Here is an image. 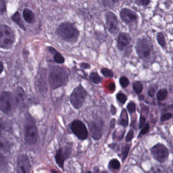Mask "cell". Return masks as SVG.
Segmentation results:
<instances>
[{
	"label": "cell",
	"mask_w": 173,
	"mask_h": 173,
	"mask_svg": "<svg viewBox=\"0 0 173 173\" xmlns=\"http://www.w3.org/2000/svg\"><path fill=\"white\" fill-rule=\"evenodd\" d=\"M51 172H52V173H59L57 171H55L54 170H51Z\"/></svg>",
	"instance_id": "bcb514c9"
},
{
	"label": "cell",
	"mask_w": 173,
	"mask_h": 173,
	"mask_svg": "<svg viewBox=\"0 0 173 173\" xmlns=\"http://www.w3.org/2000/svg\"><path fill=\"white\" fill-rule=\"evenodd\" d=\"M110 166L113 169H118L120 167V164L119 161L116 159H113L110 161Z\"/></svg>",
	"instance_id": "4316f807"
},
{
	"label": "cell",
	"mask_w": 173,
	"mask_h": 173,
	"mask_svg": "<svg viewBox=\"0 0 173 173\" xmlns=\"http://www.w3.org/2000/svg\"><path fill=\"white\" fill-rule=\"evenodd\" d=\"M99 173V169H98V167H95L94 168V170H93V173Z\"/></svg>",
	"instance_id": "ee69618b"
},
{
	"label": "cell",
	"mask_w": 173,
	"mask_h": 173,
	"mask_svg": "<svg viewBox=\"0 0 173 173\" xmlns=\"http://www.w3.org/2000/svg\"><path fill=\"white\" fill-rule=\"evenodd\" d=\"M172 117V114L171 113H167L165 114H164L161 117V120L164 121L170 119Z\"/></svg>",
	"instance_id": "d6a6232c"
},
{
	"label": "cell",
	"mask_w": 173,
	"mask_h": 173,
	"mask_svg": "<svg viewBox=\"0 0 173 173\" xmlns=\"http://www.w3.org/2000/svg\"><path fill=\"white\" fill-rule=\"evenodd\" d=\"M121 19L127 25L133 27L138 22V15L135 12L127 8H123L120 12Z\"/></svg>",
	"instance_id": "ba28073f"
},
{
	"label": "cell",
	"mask_w": 173,
	"mask_h": 173,
	"mask_svg": "<svg viewBox=\"0 0 173 173\" xmlns=\"http://www.w3.org/2000/svg\"><path fill=\"white\" fill-rule=\"evenodd\" d=\"M12 21L15 24H17L21 29L24 30H26V29L25 26L24 24V21H22V18L21 15L18 11H16V12L12 16L11 18Z\"/></svg>",
	"instance_id": "ac0fdd59"
},
{
	"label": "cell",
	"mask_w": 173,
	"mask_h": 173,
	"mask_svg": "<svg viewBox=\"0 0 173 173\" xmlns=\"http://www.w3.org/2000/svg\"><path fill=\"white\" fill-rule=\"evenodd\" d=\"M30 162L27 156L26 155L19 156L17 162V173H30Z\"/></svg>",
	"instance_id": "7c38bea8"
},
{
	"label": "cell",
	"mask_w": 173,
	"mask_h": 173,
	"mask_svg": "<svg viewBox=\"0 0 173 173\" xmlns=\"http://www.w3.org/2000/svg\"><path fill=\"white\" fill-rule=\"evenodd\" d=\"M0 69H1L0 73L1 74V73L3 72V71L4 70L3 64V62H0Z\"/></svg>",
	"instance_id": "7bdbcfd3"
},
{
	"label": "cell",
	"mask_w": 173,
	"mask_h": 173,
	"mask_svg": "<svg viewBox=\"0 0 173 173\" xmlns=\"http://www.w3.org/2000/svg\"><path fill=\"white\" fill-rule=\"evenodd\" d=\"M101 73L104 76L106 77H109V78H112L113 76V72L109 69L104 68L101 70Z\"/></svg>",
	"instance_id": "d4e9b609"
},
{
	"label": "cell",
	"mask_w": 173,
	"mask_h": 173,
	"mask_svg": "<svg viewBox=\"0 0 173 173\" xmlns=\"http://www.w3.org/2000/svg\"><path fill=\"white\" fill-rule=\"evenodd\" d=\"M151 152L154 159L160 162H164L168 156V151L167 148L161 144L156 145L152 148Z\"/></svg>",
	"instance_id": "9c48e42d"
},
{
	"label": "cell",
	"mask_w": 173,
	"mask_h": 173,
	"mask_svg": "<svg viewBox=\"0 0 173 173\" xmlns=\"http://www.w3.org/2000/svg\"><path fill=\"white\" fill-rule=\"evenodd\" d=\"M144 98V95H140V96H139L140 100H143Z\"/></svg>",
	"instance_id": "f6af8a7d"
},
{
	"label": "cell",
	"mask_w": 173,
	"mask_h": 173,
	"mask_svg": "<svg viewBox=\"0 0 173 173\" xmlns=\"http://www.w3.org/2000/svg\"><path fill=\"white\" fill-rule=\"evenodd\" d=\"M101 173H108V172H107V171H102V172H101Z\"/></svg>",
	"instance_id": "7dc6e473"
},
{
	"label": "cell",
	"mask_w": 173,
	"mask_h": 173,
	"mask_svg": "<svg viewBox=\"0 0 173 173\" xmlns=\"http://www.w3.org/2000/svg\"><path fill=\"white\" fill-rule=\"evenodd\" d=\"M115 88V84L114 83H111L109 86V89L110 91H114Z\"/></svg>",
	"instance_id": "60d3db41"
},
{
	"label": "cell",
	"mask_w": 173,
	"mask_h": 173,
	"mask_svg": "<svg viewBox=\"0 0 173 173\" xmlns=\"http://www.w3.org/2000/svg\"><path fill=\"white\" fill-rule=\"evenodd\" d=\"M38 138V132L33 120L30 118L24 128V140L29 144H35Z\"/></svg>",
	"instance_id": "8992f818"
},
{
	"label": "cell",
	"mask_w": 173,
	"mask_h": 173,
	"mask_svg": "<svg viewBox=\"0 0 173 173\" xmlns=\"http://www.w3.org/2000/svg\"><path fill=\"white\" fill-rule=\"evenodd\" d=\"M157 86L152 85L150 87L148 91V94L150 97H153L155 94L156 91L157 90Z\"/></svg>",
	"instance_id": "f546056e"
},
{
	"label": "cell",
	"mask_w": 173,
	"mask_h": 173,
	"mask_svg": "<svg viewBox=\"0 0 173 173\" xmlns=\"http://www.w3.org/2000/svg\"><path fill=\"white\" fill-rule=\"evenodd\" d=\"M116 98L117 100L122 104H124L127 100V97L122 92L118 93L116 95Z\"/></svg>",
	"instance_id": "484cf974"
},
{
	"label": "cell",
	"mask_w": 173,
	"mask_h": 173,
	"mask_svg": "<svg viewBox=\"0 0 173 173\" xmlns=\"http://www.w3.org/2000/svg\"><path fill=\"white\" fill-rule=\"evenodd\" d=\"M80 67H81V68L83 69L86 70V69H88L91 68V65H90V64H88V63L82 62L80 65Z\"/></svg>",
	"instance_id": "e575fe53"
},
{
	"label": "cell",
	"mask_w": 173,
	"mask_h": 173,
	"mask_svg": "<svg viewBox=\"0 0 173 173\" xmlns=\"http://www.w3.org/2000/svg\"><path fill=\"white\" fill-rule=\"evenodd\" d=\"M127 109L130 113H134L136 111V105L133 102H130L127 105Z\"/></svg>",
	"instance_id": "1f68e13d"
},
{
	"label": "cell",
	"mask_w": 173,
	"mask_h": 173,
	"mask_svg": "<svg viewBox=\"0 0 173 173\" xmlns=\"http://www.w3.org/2000/svg\"><path fill=\"white\" fill-rule=\"evenodd\" d=\"M136 50L141 59H147L152 51V45L147 39H139L136 44Z\"/></svg>",
	"instance_id": "5b68a950"
},
{
	"label": "cell",
	"mask_w": 173,
	"mask_h": 173,
	"mask_svg": "<svg viewBox=\"0 0 173 173\" xmlns=\"http://www.w3.org/2000/svg\"><path fill=\"white\" fill-rule=\"evenodd\" d=\"M11 94L9 91H3L1 94L0 106L4 113L8 114L12 110V98Z\"/></svg>",
	"instance_id": "8fae6325"
},
{
	"label": "cell",
	"mask_w": 173,
	"mask_h": 173,
	"mask_svg": "<svg viewBox=\"0 0 173 173\" xmlns=\"http://www.w3.org/2000/svg\"><path fill=\"white\" fill-rule=\"evenodd\" d=\"M111 112L112 115H115L116 113V109L113 105L111 106Z\"/></svg>",
	"instance_id": "ab89813d"
},
{
	"label": "cell",
	"mask_w": 173,
	"mask_h": 173,
	"mask_svg": "<svg viewBox=\"0 0 173 173\" xmlns=\"http://www.w3.org/2000/svg\"><path fill=\"white\" fill-rule=\"evenodd\" d=\"M22 16L24 21L27 24H34L36 21L35 14L33 11L29 8L24 9L22 12Z\"/></svg>",
	"instance_id": "2e32d148"
},
{
	"label": "cell",
	"mask_w": 173,
	"mask_h": 173,
	"mask_svg": "<svg viewBox=\"0 0 173 173\" xmlns=\"http://www.w3.org/2000/svg\"><path fill=\"white\" fill-rule=\"evenodd\" d=\"M137 2H138L140 4L141 3L142 5H147L149 3L150 1H147V0H140Z\"/></svg>",
	"instance_id": "f35d334b"
},
{
	"label": "cell",
	"mask_w": 173,
	"mask_h": 173,
	"mask_svg": "<svg viewBox=\"0 0 173 173\" xmlns=\"http://www.w3.org/2000/svg\"><path fill=\"white\" fill-rule=\"evenodd\" d=\"M119 82H120L121 86L123 88L127 87V86L129 85V84H130L129 80L126 77L124 76L121 77V78L119 80Z\"/></svg>",
	"instance_id": "83f0119b"
},
{
	"label": "cell",
	"mask_w": 173,
	"mask_h": 173,
	"mask_svg": "<svg viewBox=\"0 0 173 173\" xmlns=\"http://www.w3.org/2000/svg\"><path fill=\"white\" fill-rule=\"evenodd\" d=\"M68 72L62 67L53 66L50 69L48 80L52 89L65 85L68 81Z\"/></svg>",
	"instance_id": "6da1fadb"
},
{
	"label": "cell",
	"mask_w": 173,
	"mask_h": 173,
	"mask_svg": "<svg viewBox=\"0 0 173 173\" xmlns=\"http://www.w3.org/2000/svg\"><path fill=\"white\" fill-rule=\"evenodd\" d=\"M149 129V124H146V125L144 127H143V129L142 130L141 133V134L144 135V134H145V133L148 131Z\"/></svg>",
	"instance_id": "8d00e7d4"
},
{
	"label": "cell",
	"mask_w": 173,
	"mask_h": 173,
	"mask_svg": "<svg viewBox=\"0 0 173 173\" xmlns=\"http://www.w3.org/2000/svg\"><path fill=\"white\" fill-rule=\"evenodd\" d=\"M168 95V91L165 89H160L156 94V98L159 101H163Z\"/></svg>",
	"instance_id": "44dd1931"
},
{
	"label": "cell",
	"mask_w": 173,
	"mask_h": 173,
	"mask_svg": "<svg viewBox=\"0 0 173 173\" xmlns=\"http://www.w3.org/2000/svg\"><path fill=\"white\" fill-rule=\"evenodd\" d=\"M115 121V119H112L111 123H110V126H111V127H112V128H113V127H114Z\"/></svg>",
	"instance_id": "b9f144b4"
},
{
	"label": "cell",
	"mask_w": 173,
	"mask_h": 173,
	"mask_svg": "<svg viewBox=\"0 0 173 173\" xmlns=\"http://www.w3.org/2000/svg\"><path fill=\"white\" fill-rule=\"evenodd\" d=\"M133 137V132L132 130H130L129 131V133L127 135L126 137V141L130 142V140H132Z\"/></svg>",
	"instance_id": "836d02e7"
},
{
	"label": "cell",
	"mask_w": 173,
	"mask_h": 173,
	"mask_svg": "<svg viewBox=\"0 0 173 173\" xmlns=\"http://www.w3.org/2000/svg\"><path fill=\"white\" fill-rule=\"evenodd\" d=\"M88 92L82 85L77 86L73 89L70 97V101L72 105L76 109H79L83 106Z\"/></svg>",
	"instance_id": "277c9868"
},
{
	"label": "cell",
	"mask_w": 173,
	"mask_h": 173,
	"mask_svg": "<svg viewBox=\"0 0 173 173\" xmlns=\"http://www.w3.org/2000/svg\"><path fill=\"white\" fill-rule=\"evenodd\" d=\"M130 146L129 145H126L122 148L121 154H122L123 160H124L127 157V155L129 154V151H130Z\"/></svg>",
	"instance_id": "f1b7e54d"
},
{
	"label": "cell",
	"mask_w": 173,
	"mask_h": 173,
	"mask_svg": "<svg viewBox=\"0 0 173 173\" xmlns=\"http://www.w3.org/2000/svg\"><path fill=\"white\" fill-rule=\"evenodd\" d=\"M53 59L54 61L57 64H63L65 61V59L64 56L59 53H56V54H54Z\"/></svg>",
	"instance_id": "cb8c5ba5"
},
{
	"label": "cell",
	"mask_w": 173,
	"mask_h": 173,
	"mask_svg": "<svg viewBox=\"0 0 173 173\" xmlns=\"http://www.w3.org/2000/svg\"><path fill=\"white\" fill-rule=\"evenodd\" d=\"M6 11V2L3 0L0 1V12L1 14H3Z\"/></svg>",
	"instance_id": "4dcf8cb0"
},
{
	"label": "cell",
	"mask_w": 173,
	"mask_h": 173,
	"mask_svg": "<svg viewBox=\"0 0 173 173\" xmlns=\"http://www.w3.org/2000/svg\"><path fill=\"white\" fill-rule=\"evenodd\" d=\"M91 173V171H88V173Z\"/></svg>",
	"instance_id": "c3c4849f"
},
{
	"label": "cell",
	"mask_w": 173,
	"mask_h": 173,
	"mask_svg": "<svg viewBox=\"0 0 173 173\" xmlns=\"http://www.w3.org/2000/svg\"><path fill=\"white\" fill-rule=\"evenodd\" d=\"M57 35L63 40L69 42H75L78 40L79 31L70 22H63L57 29Z\"/></svg>",
	"instance_id": "7a4b0ae2"
},
{
	"label": "cell",
	"mask_w": 173,
	"mask_h": 173,
	"mask_svg": "<svg viewBox=\"0 0 173 173\" xmlns=\"http://www.w3.org/2000/svg\"><path fill=\"white\" fill-rule=\"evenodd\" d=\"M133 88L136 93L138 94H140L143 90V85L140 81H136L133 83Z\"/></svg>",
	"instance_id": "7402d4cb"
},
{
	"label": "cell",
	"mask_w": 173,
	"mask_h": 173,
	"mask_svg": "<svg viewBox=\"0 0 173 173\" xmlns=\"http://www.w3.org/2000/svg\"><path fill=\"white\" fill-rule=\"evenodd\" d=\"M91 137L95 140L101 138L103 133V124L101 122H92L89 126Z\"/></svg>",
	"instance_id": "5bb4252c"
},
{
	"label": "cell",
	"mask_w": 173,
	"mask_h": 173,
	"mask_svg": "<svg viewBox=\"0 0 173 173\" xmlns=\"http://www.w3.org/2000/svg\"><path fill=\"white\" fill-rule=\"evenodd\" d=\"M69 152L68 150L63 149L62 148H60L57 150L56 155V160L59 167L63 168L65 160L70 155Z\"/></svg>",
	"instance_id": "9a60e30c"
},
{
	"label": "cell",
	"mask_w": 173,
	"mask_h": 173,
	"mask_svg": "<svg viewBox=\"0 0 173 173\" xmlns=\"http://www.w3.org/2000/svg\"><path fill=\"white\" fill-rule=\"evenodd\" d=\"M105 19L108 30L112 34H116L119 30L117 18L114 13L108 11L105 14Z\"/></svg>",
	"instance_id": "30bf717a"
},
{
	"label": "cell",
	"mask_w": 173,
	"mask_h": 173,
	"mask_svg": "<svg viewBox=\"0 0 173 173\" xmlns=\"http://www.w3.org/2000/svg\"><path fill=\"white\" fill-rule=\"evenodd\" d=\"M132 39L130 35L125 33L119 34L118 38L117 47L121 50H125L130 47Z\"/></svg>",
	"instance_id": "4fadbf2b"
},
{
	"label": "cell",
	"mask_w": 173,
	"mask_h": 173,
	"mask_svg": "<svg viewBox=\"0 0 173 173\" xmlns=\"http://www.w3.org/2000/svg\"><path fill=\"white\" fill-rule=\"evenodd\" d=\"M157 41L159 45L162 47L165 46L166 42H165V37L164 36V34L160 32L157 34Z\"/></svg>",
	"instance_id": "603a6c76"
},
{
	"label": "cell",
	"mask_w": 173,
	"mask_h": 173,
	"mask_svg": "<svg viewBox=\"0 0 173 173\" xmlns=\"http://www.w3.org/2000/svg\"><path fill=\"white\" fill-rule=\"evenodd\" d=\"M145 121H146V118H145L144 116H142L140 117V123H139V128L140 129H141V128L143 127V126H144Z\"/></svg>",
	"instance_id": "d590c367"
},
{
	"label": "cell",
	"mask_w": 173,
	"mask_h": 173,
	"mask_svg": "<svg viewBox=\"0 0 173 173\" xmlns=\"http://www.w3.org/2000/svg\"><path fill=\"white\" fill-rule=\"evenodd\" d=\"M15 41V35L13 30L5 24L0 26V47L1 48H11Z\"/></svg>",
	"instance_id": "3957f363"
},
{
	"label": "cell",
	"mask_w": 173,
	"mask_h": 173,
	"mask_svg": "<svg viewBox=\"0 0 173 173\" xmlns=\"http://www.w3.org/2000/svg\"><path fill=\"white\" fill-rule=\"evenodd\" d=\"M128 122H129V118H128L127 111L126 110L123 109L121 114V120L120 123L121 125H122L124 127H126L128 125Z\"/></svg>",
	"instance_id": "ffe728a7"
},
{
	"label": "cell",
	"mask_w": 173,
	"mask_h": 173,
	"mask_svg": "<svg viewBox=\"0 0 173 173\" xmlns=\"http://www.w3.org/2000/svg\"><path fill=\"white\" fill-rule=\"evenodd\" d=\"M71 129L79 139L85 140L88 137V130L83 122L79 120H76L72 123Z\"/></svg>",
	"instance_id": "52a82bcc"
},
{
	"label": "cell",
	"mask_w": 173,
	"mask_h": 173,
	"mask_svg": "<svg viewBox=\"0 0 173 173\" xmlns=\"http://www.w3.org/2000/svg\"><path fill=\"white\" fill-rule=\"evenodd\" d=\"M89 79L91 82L96 85L99 84L102 81V78L98 75V73L95 72H92L90 74Z\"/></svg>",
	"instance_id": "d6986e66"
},
{
	"label": "cell",
	"mask_w": 173,
	"mask_h": 173,
	"mask_svg": "<svg viewBox=\"0 0 173 173\" xmlns=\"http://www.w3.org/2000/svg\"><path fill=\"white\" fill-rule=\"evenodd\" d=\"M15 99L18 103H21L25 101L26 95L25 92L22 88L18 86L15 92Z\"/></svg>",
	"instance_id": "e0dca14e"
},
{
	"label": "cell",
	"mask_w": 173,
	"mask_h": 173,
	"mask_svg": "<svg viewBox=\"0 0 173 173\" xmlns=\"http://www.w3.org/2000/svg\"><path fill=\"white\" fill-rule=\"evenodd\" d=\"M48 48L49 52L51 53H52V54H54V55L56 54V53H59L53 47H51V46L48 47Z\"/></svg>",
	"instance_id": "74e56055"
}]
</instances>
